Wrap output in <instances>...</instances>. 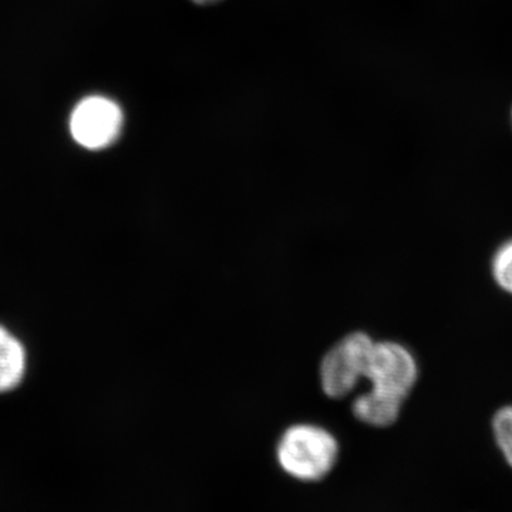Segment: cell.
Wrapping results in <instances>:
<instances>
[{
    "mask_svg": "<svg viewBox=\"0 0 512 512\" xmlns=\"http://www.w3.org/2000/svg\"><path fill=\"white\" fill-rule=\"evenodd\" d=\"M276 453L289 476L318 481L335 466L339 446L328 430L313 424H295L279 440Z\"/></svg>",
    "mask_w": 512,
    "mask_h": 512,
    "instance_id": "cell-1",
    "label": "cell"
},
{
    "mask_svg": "<svg viewBox=\"0 0 512 512\" xmlns=\"http://www.w3.org/2000/svg\"><path fill=\"white\" fill-rule=\"evenodd\" d=\"M375 340L363 332L350 333L323 357L319 375L322 390L330 399H342L365 377L367 357Z\"/></svg>",
    "mask_w": 512,
    "mask_h": 512,
    "instance_id": "cell-2",
    "label": "cell"
},
{
    "mask_svg": "<svg viewBox=\"0 0 512 512\" xmlns=\"http://www.w3.org/2000/svg\"><path fill=\"white\" fill-rule=\"evenodd\" d=\"M365 377L372 390L404 402L419 377V366L409 349L396 342H375L369 357Z\"/></svg>",
    "mask_w": 512,
    "mask_h": 512,
    "instance_id": "cell-3",
    "label": "cell"
},
{
    "mask_svg": "<svg viewBox=\"0 0 512 512\" xmlns=\"http://www.w3.org/2000/svg\"><path fill=\"white\" fill-rule=\"evenodd\" d=\"M124 116L119 104L101 96L86 97L70 116V133L79 146L103 150L120 137Z\"/></svg>",
    "mask_w": 512,
    "mask_h": 512,
    "instance_id": "cell-4",
    "label": "cell"
},
{
    "mask_svg": "<svg viewBox=\"0 0 512 512\" xmlns=\"http://www.w3.org/2000/svg\"><path fill=\"white\" fill-rule=\"evenodd\" d=\"M26 372V350L22 342L0 325V393L10 392L22 383Z\"/></svg>",
    "mask_w": 512,
    "mask_h": 512,
    "instance_id": "cell-5",
    "label": "cell"
},
{
    "mask_svg": "<svg viewBox=\"0 0 512 512\" xmlns=\"http://www.w3.org/2000/svg\"><path fill=\"white\" fill-rule=\"evenodd\" d=\"M402 404V400L370 389L357 397L353 403V414L357 420L369 426L389 427L399 419Z\"/></svg>",
    "mask_w": 512,
    "mask_h": 512,
    "instance_id": "cell-6",
    "label": "cell"
},
{
    "mask_svg": "<svg viewBox=\"0 0 512 512\" xmlns=\"http://www.w3.org/2000/svg\"><path fill=\"white\" fill-rule=\"evenodd\" d=\"M491 430L501 456L508 467L512 468V406L501 407L495 412Z\"/></svg>",
    "mask_w": 512,
    "mask_h": 512,
    "instance_id": "cell-7",
    "label": "cell"
},
{
    "mask_svg": "<svg viewBox=\"0 0 512 512\" xmlns=\"http://www.w3.org/2000/svg\"><path fill=\"white\" fill-rule=\"evenodd\" d=\"M491 275L498 288L512 296V238L503 242L494 252Z\"/></svg>",
    "mask_w": 512,
    "mask_h": 512,
    "instance_id": "cell-8",
    "label": "cell"
},
{
    "mask_svg": "<svg viewBox=\"0 0 512 512\" xmlns=\"http://www.w3.org/2000/svg\"><path fill=\"white\" fill-rule=\"evenodd\" d=\"M190 2L201 8H210V6L220 5L224 0H190Z\"/></svg>",
    "mask_w": 512,
    "mask_h": 512,
    "instance_id": "cell-9",
    "label": "cell"
}]
</instances>
